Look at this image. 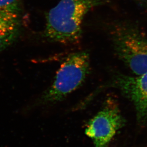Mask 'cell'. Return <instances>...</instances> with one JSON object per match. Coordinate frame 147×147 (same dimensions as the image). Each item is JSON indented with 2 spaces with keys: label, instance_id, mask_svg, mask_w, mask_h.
<instances>
[{
  "label": "cell",
  "instance_id": "6da1fadb",
  "mask_svg": "<svg viewBox=\"0 0 147 147\" xmlns=\"http://www.w3.org/2000/svg\"><path fill=\"white\" fill-rule=\"evenodd\" d=\"M104 0H60L46 15L45 36L50 41L72 43L82 34V24L86 13Z\"/></svg>",
  "mask_w": 147,
  "mask_h": 147
},
{
  "label": "cell",
  "instance_id": "7a4b0ae2",
  "mask_svg": "<svg viewBox=\"0 0 147 147\" xmlns=\"http://www.w3.org/2000/svg\"><path fill=\"white\" fill-rule=\"evenodd\" d=\"M90 71V56L87 52L69 54L57 71L53 84L39 98L38 104H53L62 101L82 85Z\"/></svg>",
  "mask_w": 147,
  "mask_h": 147
},
{
  "label": "cell",
  "instance_id": "3957f363",
  "mask_svg": "<svg viewBox=\"0 0 147 147\" xmlns=\"http://www.w3.org/2000/svg\"><path fill=\"white\" fill-rule=\"evenodd\" d=\"M114 49L118 57L140 76L147 72V39L131 26L119 25L112 32Z\"/></svg>",
  "mask_w": 147,
  "mask_h": 147
},
{
  "label": "cell",
  "instance_id": "277c9868",
  "mask_svg": "<svg viewBox=\"0 0 147 147\" xmlns=\"http://www.w3.org/2000/svg\"><path fill=\"white\" fill-rule=\"evenodd\" d=\"M125 125V119L118 106L108 100L88 122L85 133L92 139L95 147H108L117 132Z\"/></svg>",
  "mask_w": 147,
  "mask_h": 147
},
{
  "label": "cell",
  "instance_id": "5b68a950",
  "mask_svg": "<svg viewBox=\"0 0 147 147\" xmlns=\"http://www.w3.org/2000/svg\"><path fill=\"white\" fill-rule=\"evenodd\" d=\"M115 85L133 103L138 121L147 125V72L137 76L118 75Z\"/></svg>",
  "mask_w": 147,
  "mask_h": 147
},
{
  "label": "cell",
  "instance_id": "8992f818",
  "mask_svg": "<svg viewBox=\"0 0 147 147\" xmlns=\"http://www.w3.org/2000/svg\"><path fill=\"white\" fill-rule=\"evenodd\" d=\"M20 30L19 14L0 10V52L16 42Z\"/></svg>",
  "mask_w": 147,
  "mask_h": 147
},
{
  "label": "cell",
  "instance_id": "52a82bcc",
  "mask_svg": "<svg viewBox=\"0 0 147 147\" xmlns=\"http://www.w3.org/2000/svg\"><path fill=\"white\" fill-rule=\"evenodd\" d=\"M20 4L21 0H0V10L19 14Z\"/></svg>",
  "mask_w": 147,
  "mask_h": 147
}]
</instances>
